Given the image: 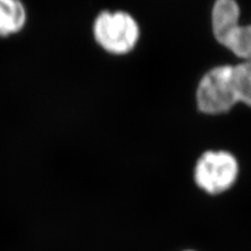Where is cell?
Instances as JSON below:
<instances>
[{
	"mask_svg": "<svg viewBox=\"0 0 251 251\" xmlns=\"http://www.w3.org/2000/svg\"><path fill=\"white\" fill-rule=\"evenodd\" d=\"M25 22L26 11L20 0H0V37L19 33Z\"/></svg>",
	"mask_w": 251,
	"mask_h": 251,
	"instance_id": "cell-5",
	"label": "cell"
},
{
	"mask_svg": "<svg viewBox=\"0 0 251 251\" xmlns=\"http://www.w3.org/2000/svg\"><path fill=\"white\" fill-rule=\"evenodd\" d=\"M186 251H194V250H186Z\"/></svg>",
	"mask_w": 251,
	"mask_h": 251,
	"instance_id": "cell-6",
	"label": "cell"
},
{
	"mask_svg": "<svg viewBox=\"0 0 251 251\" xmlns=\"http://www.w3.org/2000/svg\"><path fill=\"white\" fill-rule=\"evenodd\" d=\"M239 162L227 151H207L196 162L195 182L209 195L225 193L233 186L239 176Z\"/></svg>",
	"mask_w": 251,
	"mask_h": 251,
	"instance_id": "cell-4",
	"label": "cell"
},
{
	"mask_svg": "<svg viewBox=\"0 0 251 251\" xmlns=\"http://www.w3.org/2000/svg\"><path fill=\"white\" fill-rule=\"evenodd\" d=\"M240 7L235 0H216L211 13L217 41L235 56L251 61V25L239 23Z\"/></svg>",
	"mask_w": 251,
	"mask_h": 251,
	"instance_id": "cell-2",
	"label": "cell"
},
{
	"mask_svg": "<svg viewBox=\"0 0 251 251\" xmlns=\"http://www.w3.org/2000/svg\"><path fill=\"white\" fill-rule=\"evenodd\" d=\"M93 35L106 51L125 54L135 47L139 39V26L128 13L103 12L94 21Z\"/></svg>",
	"mask_w": 251,
	"mask_h": 251,
	"instance_id": "cell-3",
	"label": "cell"
},
{
	"mask_svg": "<svg viewBox=\"0 0 251 251\" xmlns=\"http://www.w3.org/2000/svg\"><path fill=\"white\" fill-rule=\"evenodd\" d=\"M238 103L251 107V61L215 67L202 77L197 105L204 114H222Z\"/></svg>",
	"mask_w": 251,
	"mask_h": 251,
	"instance_id": "cell-1",
	"label": "cell"
}]
</instances>
